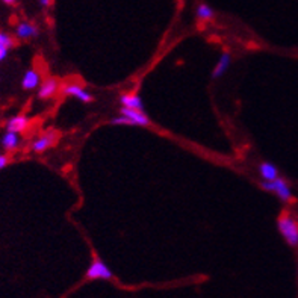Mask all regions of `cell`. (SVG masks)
Returning a JSON list of instances; mask_svg holds the SVG:
<instances>
[{
  "label": "cell",
  "instance_id": "cell-1",
  "mask_svg": "<svg viewBox=\"0 0 298 298\" xmlns=\"http://www.w3.org/2000/svg\"><path fill=\"white\" fill-rule=\"evenodd\" d=\"M277 227L282 233V236L285 238V241L291 245V247H297L298 245V222L288 213L282 215L277 221Z\"/></svg>",
  "mask_w": 298,
  "mask_h": 298
},
{
  "label": "cell",
  "instance_id": "cell-2",
  "mask_svg": "<svg viewBox=\"0 0 298 298\" xmlns=\"http://www.w3.org/2000/svg\"><path fill=\"white\" fill-rule=\"evenodd\" d=\"M260 186L268 191V192H274L282 202H291L292 200V191H291V186L289 183L282 179V177H277L274 180H262L260 182Z\"/></svg>",
  "mask_w": 298,
  "mask_h": 298
},
{
  "label": "cell",
  "instance_id": "cell-3",
  "mask_svg": "<svg viewBox=\"0 0 298 298\" xmlns=\"http://www.w3.org/2000/svg\"><path fill=\"white\" fill-rule=\"evenodd\" d=\"M85 277L88 280H112L114 274L103 260L95 257L92 263L89 265V268L86 269Z\"/></svg>",
  "mask_w": 298,
  "mask_h": 298
},
{
  "label": "cell",
  "instance_id": "cell-4",
  "mask_svg": "<svg viewBox=\"0 0 298 298\" xmlns=\"http://www.w3.org/2000/svg\"><path fill=\"white\" fill-rule=\"evenodd\" d=\"M62 94H65L68 97H74L82 103H91L94 100L92 94L88 92L85 88L79 84H65L62 86Z\"/></svg>",
  "mask_w": 298,
  "mask_h": 298
},
{
  "label": "cell",
  "instance_id": "cell-5",
  "mask_svg": "<svg viewBox=\"0 0 298 298\" xmlns=\"http://www.w3.org/2000/svg\"><path fill=\"white\" fill-rule=\"evenodd\" d=\"M120 114H121V115H125V117H128L129 120L133 123V126L147 128V126L150 125L148 117H147L144 112H141V111H136V109H130V108H125V106H121Z\"/></svg>",
  "mask_w": 298,
  "mask_h": 298
},
{
  "label": "cell",
  "instance_id": "cell-6",
  "mask_svg": "<svg viewBox=\"0 0 298 298\" xmlns=\"http://www.w3.org/2000/svg\"><path fill=\"white\" fill-rule=\"evenodd\" d=\"M55 139H56V135H55L53 132H48V133H45L43 136L37 138V139L32 142L31 150H32L34 153H43V152L48 150V148L53 145Z\"/></svg>",
  "mask_w": 298,
  "mask_h": 298
},
{
  "label": "cell",
  "instance_id": "cell-7",
  "mask_svg": "<svg viewBox=\"0 0 298 298\" xmlns=\"http://www.w3.org/2000/svg\"><path fill=\"white\" fill-rule=\"evenodd\" d=\"M15 35L20 40H29V38H35L38 35V28L29 21H21L17 24L15 28Z\"/></svg>",
  "mask_w": 298,
  "mask_h": 298
},
{
  "label": "cell",
  "instance_id": "cell-8",
  "mask_svg": "<svg viewBox=\"0 0 298 298\" xmlns=\"http://www.w3.org/2000/svg\"><path fill=\"white\" fill-rule=\"evenodd\" d=\"M230 64H232V55H230V53H222V55L219 56L216 65L213 67L212 79H219V78H222V76L227 73V70L230 68Z\"/></svg>",
  "mask_w": 298,
  "mask_h": 298
},
{
  "label": "cell",
  "instance_id": "cell-9",
  "mask_svg": "<svg viewBox=\"0 0 298 298\" xmlns=\"http://www.w3.org/2000/svg\"><path fill=\"white\" fill-rule=\"evenodd\" d=\"M41 84V74L37 70H28L21 79V86L26 91H32L35 88H38Z\"/></svg>",
  "mask_w": 298,
  "mask_h": 298
},
{
  "label": "cell",
  "instance_id": "cell-10",
  "mask_svg": "<svg viewBox=\"0 0 298 298\" xmlns=\"http://www.w3.org/2000/svg\"><path fill=\"white\" fill-rule=\"evenodd\" d=\"M58 88H59L58 81L53 79V78H48V79H45L43 84H41V86H40V89H38V97L43 98V100H47V98H50V97H53V95L56 94Z\"/></svg>",
  "mask_w": 298,
  "mask_h": 298
},
{
  "label": "cell",
  "instance_id": "cell-11",
  "mask_svg": "<svg viewBox=\"0 0 298 298\" xmlns=\"http://www.w3.org/2000/svg\"><path fill=\"white\" fill-rule=\"evenodd\" d=\"M120 102H121V106H125V108L144 112V102L138 94H123L120 97Z\"/></svg>",
  "mask_w": 298,
  "mask_h": 298
},
{
  "label": "cell",
  "instance_id": "cell-12",
  "mask_svg": "<svg viewBox=\"0 0 298 298\" xmlns=\"http://www.w3.org/2000/svg\"><path fill=\"white\" fill-rule=\"evenodd\" d=\"M28 126H29L28 117H24V115H15V117H12V118L8 120L6 130L15 132V133H21V132H24L28 129Z\"/></svg>",
  "mask_w": 298,
  "mask_h": 298
},
{
  "label": "cell",
  "instance_id": "cell-13",
  "mask_svg": "<svg viewBox=\"0 0 298 298\" xmlns=\"http://www.w3.org/2000/svg\"><path fill=\"white\" fill-rule=\"evenodd\" d=\"M18 145H20V136H18V133L6 130V133L2 136V147L5 150L11 152V150H15Z\"/></svg>",
  "mask_w": 298,
  "mask_h": 298
},
{
  "label": "cell",
  "instance_id": "cell-14",
  "mask_svg": "<svg viewBox=\"0 0 298 298\" xmlns=\"http://www.w3.org/2000/svg\"><path fill=\"white\" fill-rule=\"evenodd\" d=\"M259 174L262 180H274L279 177V170L271 162H262L259 164Z\"/></svg>",
  "mask_w": 298,
  "mask_h": 298
},
{
  "label": "cell",
  "instance_id": "cell-15",
  "mask_svg": "<svg viewBox=\"0 0 298 298\" xmlns=\"http://www.w3.org/2000/svg\"><path fill=\"white\" fill-rule=\"evenodd\" d=\"M213 15H215L213 9L209 5H206V3H200V5L195 8V17H197L198 20H202V21H209V20H212Z\"/></svg>",
  "mask_w": 298,
  "mask_h": 298
},
{
  "label": "cell",
  "instance_id": "cell-16",
  "mask_svg": "<svg viewBox=\"0 0 298 298\" xmlns=\"http://www.w3.org/2000/svg\"><path fill=\"white\" fill-rule=\"evenodd\" d=\"M111 125H114V126H133V123L129 120L128 117H125V115H118V117H114L112 120H111Z\"/></svg>",
  "mask_w": 298,
  "mask_h": 298
},
{
  "label": "cell",
  "instance_id": "cell-17",
  "mask_svg": "<svg viewBox=\"0 0 298 298\" xmlns=\"http://www.w3.org/2000/svg\"><path fill=\"white\" fill-rule=\"evenodd\" d=\"M0 44H2V45H6L8 48H11V47L14 45V40H12L11 35H8V34H5V32H0Z\"/></svg>",
  "mask_w": 298,
  "mask_h": 298
},
{
  "label": "cell",
  "instance_id": "cell-18",
  "mask_svg": "<svg viewBox=\"0 0 298 298\" xmlns=\"http://www.w3.org/2000/svg\"><path fill=\"white\" fill-rule=\"evenodd\" d=\"M8 52H9V48H8L6 45H2V44H0V62L5 61V58L8 56Z\"/></svg>",
  "mask_w": 298,
  "mask_h": 298
},
{
  "label": "cell",
  "instance_id": "cell-19",
  "mask_svg": "<svg viewBox=\"0 0 298 298\" xmlns=\"http://www.w3.org/2000/svg\"><path fill=\"white\" fill-rule=\"evenodd\" d=\"M9 162V158L6 155H0V170H3Z\"/></svg>",
  "mask_w": 298,
  "mask_h": 298
},
{
  "label": "cell",
  "instance_id": "cell-20",
  "mask_svg": "<svg viewBox=\"0 0 298 298\" xmlns=\"http://www.w3.org/2000/svg\"><path fill=\"white\" fill-rule=\"evenodd\" d=\"M38 3L43 6V8H48L52 5V0H38Z\"/></svg>",
  "mask_w": 298,
  "mask_h": 298
},
{
  "label": "cell",
  "instance_id": "cell-21",
  "mask_svg": "<svg viewBox=\"0 0 298 298\" xmlns=\"http://www.w3.org/2000/svg\"><path fill=\"white\" fill-rule=\"evenodd\" d=\"M3 2H5L6 5H14V3H15L17 0H3Z\"/></svg>",
  "mask_w": 298,
  "mask_h": 298
}]
</instances>
